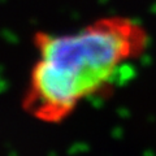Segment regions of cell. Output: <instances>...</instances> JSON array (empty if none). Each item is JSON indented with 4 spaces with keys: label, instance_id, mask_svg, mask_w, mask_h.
Masks as SVG:
<instances>
[{
    "label": "cell",
    "instance_id": "cell-1",
    "mask_svg": "<svg viewBox=\"0 0 156 156\" xmlns=\"http://www.w3.org/2000/svg\"><path fill=\"white\" fill-rule=\"evenodd\" d=\"M38 58L21 105L46 124L66 120L82 100L104 94L119 70L138 58L148 43L147 31L128 17H103L72 34L39 31Z\"/></svg>",
    "mask_w": 156,
    "mask_h": 156
}]
</instances>
